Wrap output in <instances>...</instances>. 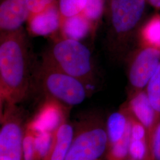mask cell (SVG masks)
<instances>
[{
	"mask_svg": "<svg viewBox=\"0 0 160 160\" xmlns=\"http://www.w3.org/2000/svg\"><path fill=\"white\" fill-rule=\"evenodd\" d=\"M87 2V0H59L58 7L62 18L82 13Z\"/></svg>",
	"mask_w": 160,
	"mask_h": 160,
	"instance_id": "obj_20",
	"label": "cell"
},
{
	"mask_svg": "<svg viewBox=\"0 0 160 160\" xmlns=\"http://www.w3.org/2000/svg\"><path fill=\"white\" fill-rule=\"evenodd\" d=\"M145 91L149 100L160 119V63L154 74L151 77Z\"/></svg>",
	"mask_w": 160,
	"mask_h": 160,
	"instance_id": "obj_16",
	"label": "cell"
},
{
	"mask_svg": "<svg viewBox=\"0 0 160 160\" xmlns=\"http://www.w3.org/2000/svg\"><path fill=\"white\" fill-rule=\"evenodd\" d=\"M36 133L25 126L23 138V160H34Z\"/></svg>",
	"mask_w": 160,
	"mask_h": 160,
	"instance_id": "obj_21",
	"label": "cell"
},
{
	"mask_svg": "<svg viewBox=\"0 0 160 160\" xmlns=\"http://www.w3.org/2000/svg\"><path fill=\"white\" fill-rule=\"evenodd\" d=\"M129 126V113L125 105L110 114L106 124L108 138V147L118 143L124 138Z\"/></svg>",
	"mask_w": 160,
	"mask_h": 160,
	"instance_id": "obj_14",
	"label": "cell"
},
{
	"mask_svg": "<svg viewBox=\"0 0 160 160\" xmlns=\"http://www.w3.org/2000/svg\"><path fill=\"white\" fill-rule=\"evenodd\" d=\"M126 160H133V159H132V158H128V159Z\"/></svg>",
	"mask_w": 160,
	"mask_h": 160,
	"instance_id": "obj_26",
	"label": "cell"
},
{
	"mask_svg": "<svg viewBox=\"0 0 160 160\" xmlns=\"http://www.w3.org/2000/svg\"><path fill=\"white\" fill-rule=\"evenodd\" d=\"M74 135V127L65 120L53 132L51 145L43 160H64Z\"/></svg>",
	"mask_w": 160,
	"mask_h": 160,
	"instance_id": "obj_12",
	"label": "cell"
},
{
	"mask_svg": "<svg viewBox=\"0 0 160 160\" xmlns=\"http://www.w3.org/2000/svg\"><path fill=\"white\" fill-rule=\"evenodd\" d=\"M28 40L23 28L1 34V113L16 106L29 94L32 84V55Z\"/></svg>",
	"mask_w": 160,
	"mask_h": 160,
	"instance_id": "obj_1",
	"label": "cell"
},
{
	"mask_svg": "<svg viewBox=\"0 0 160 160\" xmlns=\"http://www.w3.org/2000/svg\"><path fill=\"white\" fill-rule=\"evenodd\" d=\"M62 16L55 4L43 11L30 14L28 23L30 33L35 36H48L60 31L62 24Z\"/></svg>",
	"mask_w": 160,
	"mask_h": 160,
	"instance_id": "obj_11",
	"label": "cell"
},
{
	"mask_svg": "<svg viewBox=\"0 0 160 160\" xmlns=\"http://www.w3.org/2000/svg\"><path fill=\"white\" fill-rule=\"evenodd\" d=\"M38 78L46 97L71 108L82 103L90 90L80 80L42 63Z\"/></svg>",
	"mask_w": 160,
	"mask_h": 160,
	"instance_id": "obj_5",
	"label": "cell"
},
{
	"mask_svg": "<svg viewBox=\"0 0 160 160\" xmlns=\"http://www.w3.org/2000/svg\"><path fill=\"white\" fill-rule=\"evenodd\" d=\"M30 12L26 0H4L0 6L1 33H10L22 29Z\"/></svg>",
	"mask_w": 160,
	"mask_h": 160,
	"instance_id": "obj_10",
	"label": "cell"
},
{
	"mask_svg": "<svg viewBox=\"0 0 160 160\" xmlns=\"http://www.w3.org/2000/svg\"><path fill=\"white\" fill-rule=\"evenodd\" d=\"M26 2L30 14L40 12L55 4V0H26Z\"/></svg>",
	"mask_w": 160,
	"mask_h": 160,
	"instance_id": "obj_23",
	"label": "cell"
},
{
	"mask_svg": "<svg viewBox=\"0 0 160 160\" xmlns=\"http://www.w3.org/2000/svg\"><path fill=\"white\" fill-rule=\"evenodd\" d=\"M69 108L54 99L46 97L37 113L25 126L36 134L54 132L65 120H68Z\"/></svg>",
	"mask_w": 160,
	"mask_h": 160,
	"instance_id": "obj_8",
	"label": "cell"
},
{
	"mask_svg": "<svg viewBox=\"0 0 160 160\" xmlns=\"http://www.w3.org/2000/svg\"><path fill=\"white\" fill-rule=\"evenodd\" d=\"M96 31L92 23L82 14L62 19L60 32L62 37L81 41Z\"/></svg>",
	"mask_w": 160,
	"mask_h": 160,
	"instance_id": "obj_13",
	"label": "cell"
},
{
	"mask_svg": "<svg viewBox=\"0 0 160 160\" xmlns=\"http://www.w3.org/2000/svg\"><path fill=\"white\" fill-rule=\"evenodd\" d=\"M125 105L131 114L145 128L147 132L149 152L153 154L155 129L159 119L145 90L130 92L128 100Z\"/></svg>",
	"mask_w": 160,
	"mask_h": 160,
	"instance_id": "obj_9",
	"label": "cell"
},
{
	"mask_svg": "<svg viewBox=\"0 0 160 160\" xmlns=\"http://www.w3.org/2000/svg\"><path fill=\"white\" fill-rule=\"evenodd\" d=\"M108 138L101 118L91 116L74 128V135L64 160H98L106 153Z\"/></svg>",
	"mask_w": 160,
	"mask_h": 160,
	"instance_id": "obj_4",
	"label": "cell"
},
{
	"mask_svg": "<svg viewBox=\"0 0 160 160\" xmlns=\"http://www.w3.org/2000/svg\"><path fill=\"white\" fill-rule=\"evenodd\" d=\"M128 113L129 119L131 139L135 140H144L147 141V132L145 128L139 121H138L132 114H131L129 111Z\"/></svg>",
	"mask_w": 160,
	"mask_h": 160,
	"instance_id": "obj_22",
	"label": "cell"
},
{
	"mask_svg": "<svg viewBox=\"0 0 160 160\" xmlns=\"http://www.w3.org/2000/svg\"><path fill=\"white\" fill-rule=\"evenodd\" d=\"M153 154L154 160H160V119L155 129L153 139Z\"/></svg>",
	"mask_w": 160,
	"mask_h": 160,
	"instance_id": "obj_24",
	"label": "cell"
},
{
	"mask_svg": "<svg viewBox=\"0 0 160 160\" xmlns=\"http://www.w3.org/2000/svg\"><path fill=\"white\" fill-rule=\"evenodd\" d=\"M130 140L131 135L129 125L125 136L120 142L108 149L106 151V160H127L129 157Z\"/></svg>",
	"mask_w": 160,
	"mask_h": 160,
	"instance_id": "obj_17",
	"label": "cell"
},
{
	"mask_svg": "<svg viewBox=\"0 0 160 160\" xmlns=\"http://www.w3.org/2000/svg\"><path fill=\"white\" fill-rule=\"evenodd\" d=\"M0 160H23L25 125L17 106L1 113Z\"/></svg>",
	"mask_w": 160,
	"mask_h": 160,
	"instance_id": "obj_6",
	"label": "cell"
},
{
	"mask_svg": "<svg viewBox=\"0 0 160 160\" xmlns=\"http://www.w3.org/2000/svg\"><path fill=\"white\" fill-rule=\"evenodd\" d=\"M147 0H112L108 47L115 54L124 52L142 26Z\"/></svg>",
	"mask_w": 160,
	"mask_h": 160,
	"instance_id": "obj_2",
	"label": "cell"
},
{
	"mask_svg": "<svg viewBox=\"0 0 160 160\" xmlns=\"http://www.w3.org/2000/svg\"><path fill=\"white\" fill-rule=\"evenodd\" d=\"M147 2L156 10H160V0H147Z\"/></svg>",
	"mask_w": 160,
	"mask_h": 160,
	"instance_id": "obj_25",
	"label": "cell"
},
{
	"mask_svg": "<svg viewBox=\"0 0 160 160\" xmlns=\"http://www.w3.org/2000/svg\"><path fill=\"white\" fill-rule=\"evenodd\" d=\"M53 132H43L36 134L34 160H43L51 145Z\"/></svg>",
	"mask_w": 160,
	"mask_h": 160,
	"instance_id": "obj_19",
	"label": "cell"
},
{
	"mask_svg": "<svg viewBox=\"0 0 160 160\" xmlns=\"http://www.w3.org/2000/svg\"><path fill=\"white\" fill-rule=\"evenodd\" d=\"M104 11V0H87L81 14L92 23L95 29L102 17Z\"/></svg>",
	"mask_w": 160,
	"mask_h": 160,
	"instance_id": "obj_18",
	"label": "cell"
},
{
	"mask_svg": "<svg viewBox=\"0 0 160 160\" xmlns=\"http://www.w3.org/2000/svg\"><path fill=\"white\" fill-rule=\"evenodd\" d=\"M160 63V51L139 46L132 52L128 66L130 92L144 90Z\"/></svg>",
	"mask_w": 160,
	"mask_h": 160,
	"instance_id": "obj_7",
	"label": "cell"
},
{
	"mask_svg": "<svg viewBox=\"0 0 160 160\" xmlns=\"http://www.w3.org/2000/svg\"><path fill=\"white\" fill-rule=\"evenodd\" d=\"M139 46L160 51V14L156 12L142 24L138 31Z\"/></svg>",
	"mask_w": 160,
	"mask_h": 160,
	"instance_id": "obj_15",
	"label": "cell"
},
{
	"mask_svg": "<svg viewBox=\"0 0 160 160\" xmlns=\"http://www.w3.org/2000/svg\"><path fill=\"white\" fill-rule=\"evenodd\" d=\"M101 160V159H100V160Z\"/></svg>",
	"mask_w": 160,
	"mask_h": 160,
	"instance_id": "obj_27",
	"label": "cell"
},
{
	"mask_svg": "<svg viewBox=\"0 0 160 160\" xmlns=\"http://www.w3.org/2000/svg\"><path fill=\"white\" fill-rule=\"evenodd\" d=\"M43 63L74 77L87 86L94 81L92 53L81 41L62 37L45 55Z\"/></svg>",
	"mask_w": 160,
	"mask_h": 160,
	"instance_id": "obj_3",
	"label": "cell"
}]
</instances>
